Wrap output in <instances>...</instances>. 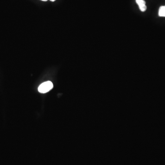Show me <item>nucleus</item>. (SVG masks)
I'll use <instances>...</instances> for the list:
<instances>
[{"label":"nucleus","instance_id":"obj_2","mask_svg":"<svg viewBox=\"0 0 165 165\" xmlns=\"http://www.w3.org/2000/svg\"><path fill=\"white\" fill-rule=\"evenodd\" d=\"M136 2L139 6L140 10L142 12H145L146 10V2L144 0H136Z\"/></svg>","mask_w":165,"mask_h":165},{"label":"nucleus","instance_id":"obj_3","mask_svg":"<svg viewBox=\"0 0 165 165\" xmlns=\"http://www.w3.org/2000/svg\"><path fill=\"white\" fill-rule=\"evenodd\" d=\"M159 16L165 17V6H161L159 10Z\"/></svg>","mask_w":165,"mask_h":165},{"label":"nucleus","instance_id":"obj_1","mask_svg":"<svg viewBox=\"0 0 165 165\" xmlns=\"http://www.w3.org/2000/svg\"><path fill=\"white\" fill-rule=\"evenodd\" d=\"M53 87V84L51 81H48L41 84L38 88V91L40 93H46L49 92Z\"/></svg>","mask_w":165,"mask_h":165},{"label":"nucleus","instance_id":"obj_5","mask_svg":"<svg viewBox=\"0 0 165 165\" xmlns=\"http://www.w3.org/2000/svg\"><path fill=\"white\" fill-rule=\"evenodd\" d=\"M50 1H55L56 0H50Z\"/></svg>","mask_w":165,"mask_h":165},{"label":"nucleus","instance_id":"obj_4","mask_svg":"<svg viewBox=\"0 0 165 165\" xmlns=\"http://www.w3.org/2000/svg\"><path fill=\"white\" fill-rule=\"evenodd\" d=\"M41 1H47L48 0H41Z\"/></svg>","mask_w":165,"mask_h":165}]
</instances>
